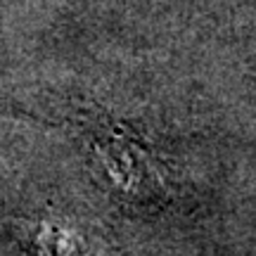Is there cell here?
I'll use <instances>...</instances> for the list:
<instances>
[{"label":"cell","mask_w":256,"mask_h":256,"mask_svg":"<svg viewBox=\"0 0 256 256\" xmlns=\"http://www.w3.org/2000/svg\"><path fill=\"white\" fill-rule=\"evenodd\" d=\"M90 142H95V152L119 188L133 194H150L159 188L152 154L128 130L104 121L102 126H95V130L90 128Z\"/></svg>","instance_id":"1"},{"label":"cell","mask_w":256,"mask_h":256,"mask_svg":"<svg viewBox=\"0 0 256 256\" xmlns=\"http://www.w3.org/2000/svg\"><path fill=\"white\" fill-rule=\"evenodd\" d=\"M36 244L43 256H102L86 235L62 220H43L38 226Z\"/></svg>","instance_id":"2"}]
</instances>
